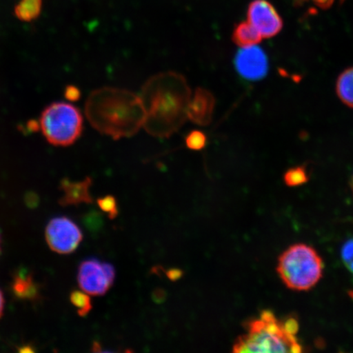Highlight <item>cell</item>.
Instances as JSON below:
<instances>
[{
  "mask_svg": "<svg viewBox=\"0 0 353 353\" xmlns=\"http://www.w3.org/2000/svg\"><path fill=\"white\" fill-rule=\"evenodd\" d=\"M145 112V131L157 138H170L188 119L191 88L182 74L168 72L145 83L140 97Z\"/></svg>",
  "mask_w": 353,
  "mask_h": 353,
  "instance_id": "1",
  "label": "cell"
},
{
  "mask_svg": "<svg viewBox=\"0 0 353 353\" xmlns=\"http://www.w3.org/2000/svg\"><path fill=\"white\" fill-rule=\"evenodd\" d=\"M85 114L96 130L114 140L135 135L144 125L145 118L140 97L112 87L92 92L86 101Z\"/></svg>",
  "mask_w": 353,
  "mask_h": 353,
  "instance_id": "2",
  "label": "cell"
},
{
  "mask_svg": "<svg viewBox=\"0 0 353 353\" xmlns=\"http://www.w3.org/2000/svg\"><path fill=\"white\" fill-rule=\"evenodd\" d=\"M245 334L234 343V352H300L302 346L287 326L286 321L276 319L274 313L264 310L259 319L245 324Z\"/></svg>",
  "mask_w": 353,
  "mask_h": 353,
  "instance_id": "3",
  "label": "cell"
},
{
  "mask_svg": "<svg viewBox=\"0 0 353 353\" xmlns=\"http://www.w3.org/2000/svg\"><path fill=\"white\" fill-rule=\"evenodd\" d=\"M323 268V261L314 249L297 244L280 256L277 272L288 288L306 291L319 283Z\"/></svg>",
  "mask_w": 353,
  "mask_h": 353,
  "instance_id": "4",
  "label": "cell"
},
{
  "mask_svg": "<svg viewBox=\"0 0 353 353\" xmlns=\"http://www.w3.org/2000/svg\"><path fill=\"white\" fill-rule=\"evenodd\" d=\"M39 125L48 143L57 147H68L81 137L83 117L74 105L59 101L43 110Z\"/></svg>",
  "mask_w": 353,
  "mask_h": 353,
  "instance_id": "5",
  "label": "cell"
},
{
  "mask_svg": "<svg viewBox=\"0 0 353 353\" xmlns=\"http://www.w3.org/2000/svg\"><path fill=\"white\" fill-rule=\"evenodd\" d=\"M116 278V269L108 263L98 259L85 260L79 265L78 283L85 293L92 296H103L112 288Z\"/></svg>",
  "mask_w": 353,
  "mask_h": 353,
  "instance_id": "6",
  "label": "cell"
},
{
  "mask_svg": "<svg viewBox=\"0 0 353 353\" xmlns=\"http://www.w3.org/2000/svg\"><path fill=\"white\" fill-rule=\"evenodd\" d=\"M47 244L54 252L69 254L76 250L83 240V233L76 223L66 217L52 219L46 229Z\"/></svg>",
  "mask_w": 353,
  "mask_h": 353,
  "instance_id": "7",
  "label": "cell"
},
{
  "mask_svg": "<svg viewBox=\"0 0 353 353\" xmlns=\"http://www.w3.org/2000/svg\"><path fill=\"white\" fill-rule=\"evenodd\" d=\"M247 19L263 38L276 37L283 28L281 17L267 0H254L250 3Z\"/></svg>",
  "mask_w": 353,
  "mask_h": 353,
  "instance_id": "8",
  "label": "cell"
},
{
  "mask_svg": "<svg viewBox=\"0 0 353 353\" xmlns=\"http://www.w3.org/2000/svg\"><path fill=\"white\" fill-rule=\"evenodd\" d=\"M235 65L240 76L248 81H259L268 72V57L257 46L242 48L238 51Z\"/></svg>",
  "mask_w": 353,
  "mask_h": 353,
  "instance_id": "9",
  "label": "cell"
},
{
  "mask_svg": "<svg viewBox=\"0 0 353 353\" xmlns=\"http://www.w3.org/2000/svg\"><path fill=\"white\" fill-rule=\"evenodd\" d=\"M215 108V98L205 88H198L188 105V118L198 125H209Z\"/></svg>",
  "mask_w": 353,
  "mask_h": 353,
  "instance_id": "10",
  "label": "cell"
},
{
  "mask_svg": "<svg viewBox=\"0 0 353 353\" xmlns=\"http://www.w3.org/2000/svg\"><path fill=\"white\" fill-rule=\"evenodd\" d=\"M92 179L88 176L81 182H72L68 179H63L60 183L61 191L63 196L59 200V204L63 206L78 205L81 204H91L92 199L90 188Z\"/></svg>",
  "mask_w": 353,
  "mask_h": 353,
  "instance_id": "11",
  "label": "cell"
},
{
  "mask_svg": "<svg viewBox=\"0 0 353 353\" xmlns=\"http://www.w3.org/2000/svg\"><path fill=\"white\" fill-rule=\"evenodd\" d=\"M13 294L19 299L33 300L38 297L39 288L32 274L22 272L13 276L12 284Z\"/></svg>",
  "mask_w": 353,
  "mask_h": 353,
  "instance_id": "12",
  "label": "cell"
},
{
  "mask_svg": "<svg viewBox=\"0 0 353 353\" xmlns=\"http://www.w3.org/2000/svg\"><path fill=\"white\" fill-rule=\"evenodd\" d=\"M262 39V35L248 21L240 22L234 28L232 41L238 46L246 48L257 46Z\"/></svg>",
  "mask_w": 353,
  "mask_h": 353,
  "instance_id": "13",
  "label": "cell"
},
{
  "mask_svg": "<svg viewBox=\"0 0 353 353\" xmlns=\"http://www.w3.org/2000/svg\"><path fill=\"white\" fill-rule=\"evenodd\" d=\"M43 0H20L14 8V14L21 21L30 22L41 15Z\"/></svg>",
  "mask_w": 353,
  "mask_h": 353,
  "instance_id": "14",
  "label": "cell"
},
{
  "mask_svg": "<svg viewBox=\"0 0 353 353\" xmlns=\"http://www.w3.org/2000/svg\"><path fill=\"white\" fill-rule=\"evenodd\" d=\"M339 98L353 108V68H348L339 76L336 83Z\"/></svg>",
  "mask_w": 353,
  "mask_h": 353,
  "instance_id": "15",
  "label": "cell"
},
{
  "mask_svg": "<svg viewBox=\"0 0 353 353\" xmlns=\"http://www.w3.org/2000/svg\"><path fill=\"white\" fill-rule=\"evenodd\" d=\"M70 301L77 308L79 316H85L92 308V300L85 291L74 290L70 294Z\"/></svg>",
  "mask_w": 353,
  "mask_h": 353,
  "instance_id": "16",
  "label": "cell"
},
{
  "mask_svg": "<svg viewBox=\"0 0 353 353\" xmlns=\"http://www.w3.org/2000/svg\"><path fill=\"white\" fill-rule=\"evenodd\" d=\"M285 182L290 187H297L307 182V174L303 167H295L286 172Z\"/></svg>",
  "mask_w": 353,
  "mask_h": 353,
  "instance_id": "17",
  "label": "cell"
},
{
  "mask_svg": "<svg viewBox=\"0 0 353 353\" xmlns=\"http://www.w3.org/2000/svg\"><path fill=\"white\" fill-rule=\"evenodd\" d=\"M186 145L188 148L192 151H201L204 149L207 143L206 135L200 130H193L186 138Z\"/></svg>",
  "mask_w": 353,
  "mask_h": 353,
  "instance_id": "18",
  "label": "cell"
},
{
  "mask_svg": "<svg viewBox=\"0 0 353 353\" xmlns=\"http://www.w3.org/2000/svg\"><path fill=\"white\" fill-rule=\"evenodd\" d=\"M99 208L108 214L110 219H116L119 214L116 198L112 196L101 197L98 200Z\"/></svg>",
  "mask_w": 353,
  "mask_h": 353,
  "instance_id": "19",
  "label": "cell"
},
{
  "mask_svg": "<svg viewBox=\"0 0 353 353\" xmlns=\"http://www.w3.org/2000/svg\"><path fill=\"white\" fill-rule=\"evenodd\" d=\"M342 261L353 274V238L344 243L341 250Z\"/></svg>",
  "mask_w": 353,
  "mask_h": 353,
  "instance_id": "20",
  "label": "cell"
},
{
  "mask_svg": "<svg viewBox=\"0 0 353 353\" xmlns=\"http://www.w3.org/2000/svg\"><path fill=\"white\" fill-rule=\"evenodd\" d=\"M64 96L70 101H77L81 98V91L76 85H68L65 88Z\"/></svg>",
  "mask_w": 353,
  "mask_h": 353,
  "instance_id": "21",
  "label": "cell"
},
{
  "mask_svg": "<svg viewBox=\"0 0 353 353\" xmlns=\"http://www.w3.org/2000/svg\"><path fill=\"white\" fill-rule=\"evenodd\" d=\"M303 1H311L317 7L325 8H325L332 6V4L336 1V0H303Z\"/></svg>",
  "mask_w": 353,
  "mask_h": 353,
  "instance_id": "22",
  "label": "cell"
},
{
  "mask_svg": "<svg viewBox=\"0 0 353 353\" xmlns=\"http://www.w3.org/2000/svg\"><path fill=\"white\" fill-rule=\"evenodd\" d=\"M182 276L183 272L179 270V269H171V270L167 272V276L172 281L179 280Z\"/></svg>",
  "mask_w": 353,
  "mask_h": 353,
  "instance_id": "23",
  "label": "cell"
},
{
  "mask_svg": "<svg viewBox=\"0 0 353 353\" xmlns=\"http://www.w3.org/2000/svg\"><path fill=\"white\" fill-rule=\"evenodd\" d=\"M4 297L3 294L1 290H0V319H1V316L3 315V309H4Z\"/></svg>",
  "mask_w": 353,
  "mask_h": 353,
  "instance_id": "24",
  "label": "cell"
},
{
  "mask_svg": "<svg viewBox=\"0 0 353 353\" xmlns=\"http://www.w3.org/2000/svg\"><path fill=\"white\" fill-rule=\"evenodd\" d=\"M351 186H352V188L353 190V175H352V179H351Z\"/></svg>",
  "mask_w": 353,
  "mask_h": 353,
  "instance_id": "25",
  "label": "cell"
},
{
  "mask_svg": "<svg viewBox=\"0 0 353 353\" xmlns=\"http://www.w3.org/2000/svg\"><path fill=\"white\" fill-rule=\"evenodd\" d=\"M0 252H1V236H0Z\"/></svg>",
  "mask_w": 353,
  "mask_h": 353,
  "instance_id": "26",
  "label": "cell"
}]
</instances>
